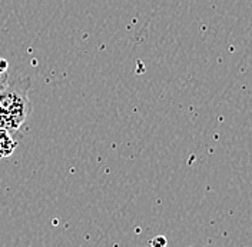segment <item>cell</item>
<instances>
[{"mask_svg": "<svg viewBox=\"0 0 252 247\" xmlns=\"http://www.w3.org/2000/svg\"><path fill=\"white\" fill-rule=\"evenodd\" d=\"M31 86L29 78H17L0 87V129L15 132L26 123L32 110Z\"/></svg>", "mask_w": 252, "mask_h": 247, "instance_id": "1", "label": "cell"}, {"mask_svg": "<svg viewBox=\"0 0 252 247\" xmlns=\"http://www.w3.org/2000/svg\"><path fill=\"white\" fill-rule=\"evenodd\" d=\"M16 146H17V141L13 139L12 132L0 129V159L13 155Z\"/></svg>", "mask_w": 252, "mask_h": 247, "instance_id": "2", "label": "cell"}, {"mask_svg": "<svg viewBox=\"0 0 252 247\" xmlns=\"http://www.w3.org/2000/svg\"><path fill=\"white\" fill-rule=\"evenodd\" d=\"M9 79V62L0 56V87L7 82Z\"/></svg>", "mask_w": 252, "mask_h": 247, "instance_id": "3", "label": "cell"}]
</instances>
